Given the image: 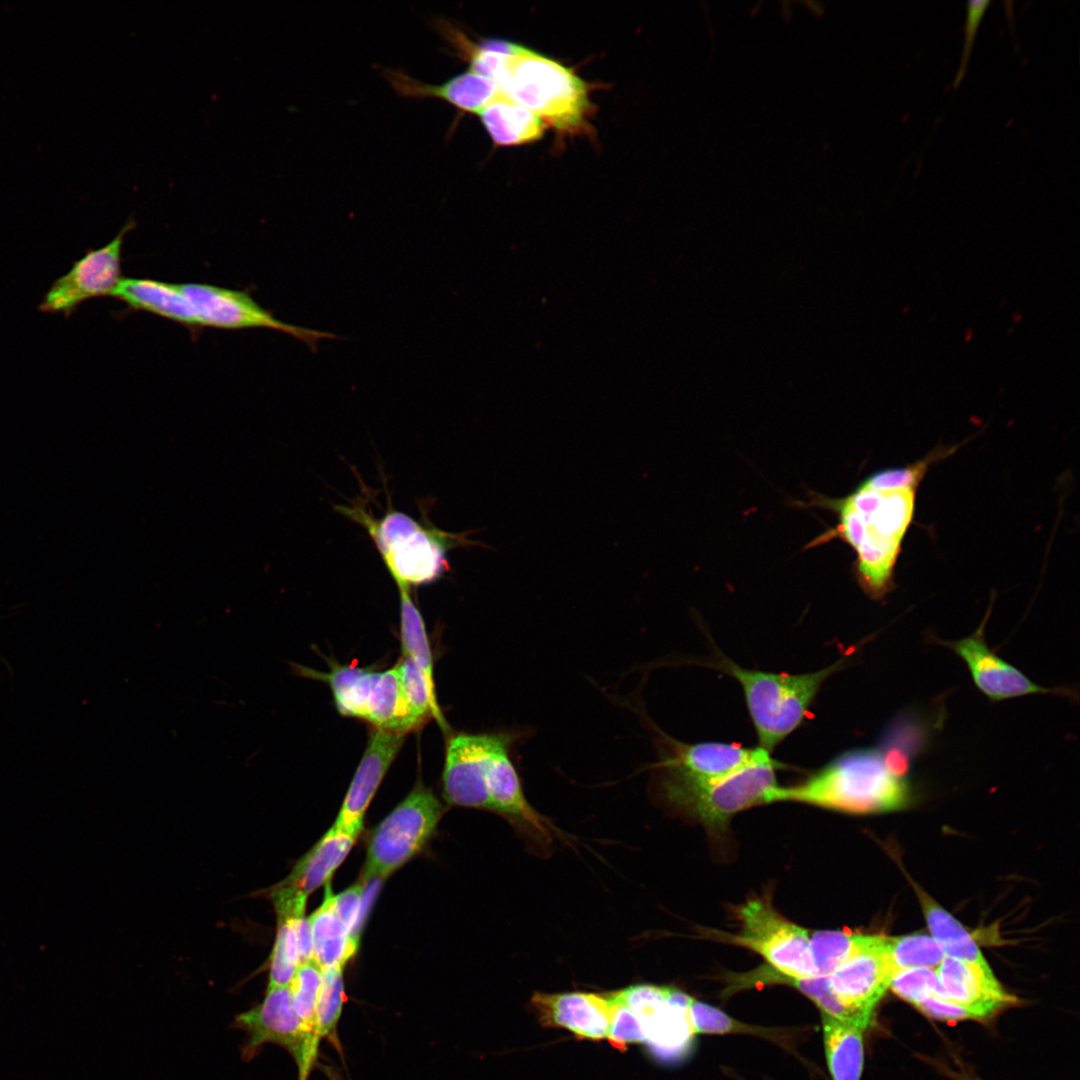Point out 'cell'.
<instances>
[{
    "label": "cell",
    "mask_w": 1080,
    "mask_h": 1080,
    "mask_svg": "<svg viewBox=\"0 0 1080 1080\" xmlns=\"http://www.w3.org/2000/svg\"><path fill=\"white\" fill-rule=\"evenodd\" d=\"M503 95L560 131L583 128L590 103L585 83L561 63L526 49L499 85Z\"/></svg>",
    "instance_id": "5b68a950"
},
{
    "label": "cell",
    "mask_w": 1080,
    "mask_h": 1080,
    "mask_svg": "<svg viewBox=\"0 0 1080 1080\" xmlns=\"http://www.w3.org/2000/svg\"><path fill=\"white\" fill-rule=\"evenodd\" d=\"M134 226L135 222L130 219L109 243L99 249H89L75 261L67 273L53 282L39 310L62 313L69 318L83 302L111 296L123 278L122 247L125 235Z\"/></svg>",
    "instance_id": "7c38bea8"
},
{
    "label": "cell",
    "mask_w": 1080,
    "mask_h": 1080,
    "mask_svg": "<svg viewBox=\"0 0 1080 1080\" xmlns=\"http://www.w3.org/2000/svg\"><path fill=\"white\" fill-rule=\"evenodd\" d=\"M321 978L322 970L310 961L299 965L288 986L301 1026L317 1048L320 1041L316 1035V1010Z\"/></svg>",
    "instance_id": "e575fe53"
},
{
    "label": "cell",
    "mask_w": 1080,
    "mask_h": 1080,
    "mask_svg": "<svg viewBox=\"0 0 1080 1080\" xmlns=\"http://www.w3.org/2000/svg\"><path fill=\"white\" fill-rule=\"evenodd\" d=\"M889 987L901 999L915 1005L928 996H938L940 981L935 969L911 968L896 972Z\"/></svg>",
    "instance_id": "f35d334b"
},
{
    "label": "cell",
    "mask_w": 1080,
    "mask_h": 1080,
    "mask_svg": "<svg viewBox=\"0 0 1080 1080\" xmlns=\"http://www.w3.org/2000/svg\"><path fill=\"white\" fill-rule=\"evenodd\" d=\"M822 1015L827 1065L833 1080H860L865 1027Z\"/></svg>",
    "instance_id": "4316f807"
},
{
    "label": "cell",
    "mask_w": 1080,
    "mask_h": 1080,
    "mask_svg": "<svg viewBox=\"0 0 1080 1080\" xmlns=\"http://www.w3.org/2000/svg\"><path fill=\"white\" fill-rule=\"evenodd\" d=\"M894 971L887 955V937L855 955L830 975L829 986L840 1003L871 1023L875 1006L889 988Z\"/></svg>",
    "instance_id": "9a60e30c"
},
{
    "label": "cell",
    "mask_w": 1080,
    "mask_h": 1080,
    "mask_svg": "<svg viewBox=\"0 0 1080 1080\" xmlns=\"http://www.w3.org/2000/svg\"><path fill=\"white\" fill-rule=\"evenodd\" d=\"M443 813L444 806L433 791L417 784L371 834L363 881L385 878L415 857Z\"/></svg>",
    "instance_id": "52a82bcc"
},
{
    "label": "cell",
    "mask_w": 1080,
    "mask_h": 1080,
    "mask_svg": "<svg viewBox=\"0 0 1080 1080\" xmlns=\"http://www.w3.org/2000/svg\"><path fill=\"white\" fill-rule=\"evenodd\" d=\"M477 115L494 144L499 146L534 142L545 129V123L537 115L503 94Z\"/></svg>",
    "instance_id": "d4e9b609"
},
{
    "label": "cell",
    "mask_w": 1080,
    "mask_h": 1080,
    "mask_svg": "<svg viewBox=\"0 0 1080 1080\" xmlns=\"http://www.w3.org/2000/svg\"><path fill=\"white\" fill-rule=\"evenodd\" d=\"M925 1015L938 1020H986L993 1017V1011L965 1006L928 996L914 1005Z\"/></svg>",
    "instance_id": "b9f144b4"
},
{
    "label": "cell",
    "mask_w": 1080,
    "mask_h": 1080,
    "mask_svg": "<svg viewBox=\"0 0 1080 1080\" xmlns=\"http://www.w3.org/2000/svg\"><path fill=\"white\" fill-rule=\"evenodd\" d=\"M740 932L727 935L731 943L759 954L766 966L793 978L817 977L808 931L785 919L767 897L751 898L736 910Z\"/></svg>",
    "instance_id": "ba28073f"
},
{
    "label": "cell",
    "mask_w": 1080,
    "mask_h": 1080,
    "mask_svg": "<svg viewBox=\"0 0 1080 1080\" xmlns=\"http://www.w3.org/2000/svg\"><path fill=\"white\" fill-rule=\"evenodd\" d=\"M936 972L941 987L937 996L940 999L994 1013L1016 1002L1015 997L1004 991L994 974H986L955 958L945 956Z\"/></svg>",
    "instance_id": "44dd1931"
},
{
    "label": "cell",
    "mask_w": 1080,
    "mask_h": 1080,
    "mask_svg": "<svg viewBox=\"0 0 1080 1080\" xmlns=\"http://www.w3.org/2000/svg\"><path fill=\"white\" fill-rule=\"evenodd\" d=\"M659 743L660 761L657 770L670 776L692 781L710 782L729 776L749 765L771 757V752L735 743H683L668 736Z\"/></svg>",
    "instance_id": "5bb4252c"
},
{
    "label": "cell",
    "mask_w": 1080,
    "mask_h": 1080,
    "mask_svg": "<svg viewBox=\"0 0 1080 1080\" xmlns=\"http://www.w3.org/2000/svg\"><path fill=\"white\" fill-rule=\"evenodd\" d=\"M990 4L991 1L989 0H972L967 2L966 4L964 42L961 51L959 68L953 81L954 89H956L960 85L966 74L968 62L975 43L980 23Z\"/></svg>",
    "instance_id": "7bdbcfd3"
},
{
    "label": "cell",
    "mask_w": 1080,
    "mask_h": 1080,
    "mask_svg": "<svg viewBox=\"0 0 1080 1080\" xmlns=\"http://www.w3.org/2000/svg\"><path fill=\"white\" fill-rule=\"evenodd\" d=\"M952 448L936 449L927 457L903 467L888 468L871 474L862 483L877 490H916L931 464L950 455Z\"/></svg>",
    "instance_id": "74e56055"
},
{
    "label": "cell",
    "mask_w": 1080,
    "mask_h": 1080,
    "mask_svg": "<svg viewBox=\"0 0 1080 1080\" xmlns=\"http://www.w3.org/2000/svg\"><path fill=\"white\" fill-rule=\"evenodd\" d=\"M331 889L326 888L322 905L308 918L313 956L321 969L343 967L354 956L359 937L354 936L339 920L331 904Z\"/></svg>",
    "instance_id": "cb8c5ba5"
},
{
    "label": "cell",
    "mask_w": 1080,
    "mask_h": 1080,
    "mask_svg": "<svg viewBox=\"0 0 1080 1080\" xmlns=\"http://www.w3.org/2000/svg\"><path fill=\"white\" fill-rule=\"evenodd\" d=\"M693 998L673 987L638 1013L650 1052L665 1061L680 1059L695 1035L690 1020Z\"/></svg>",
    "instance_id": "ac0fdd59"
},
{
    "label": "cell",
    "mask_w": 1080,
    "mask_h": 1080,
    "mask_svg": "<svg viewBox=\"0 0 1080 1080\" xmlns=\"http://www.w3.org/2000/svg\"><path fill=\"white\" fill-rule=\"evenodd\" d=\"M846 660L842 657L825 668L803 674L748 669L724 655L710 664L739 683L758 746L771 752L802 724L824 682L841 670Z\"/></svg>",
    "instance_id": "277c9868"
},
{
    "label": "cell",
    "mask_w": 1080,
    "mask_h": 1080,
    "mask_svg": "<svg viewBox=\"0 0 1080 1080\" xmlns=\"http://www.w3.org/2000/svg\"><path fill=\"white\" fill-rule=\"evenodd\" d=\"M689 1013L695 1034H725L753 1030L747 1025L738 1023L721 1010L695 999L691 1002Z\"/></svg>",
    "instance_id": "ab89813d"
},
{
    "label": "cell",
    "mask_w": 1080,
    "mask_h": 1080,
    "mask_svg": "<svg viewBox=\"0 0 1080 1080\" xmlns=\"http://www.w3.org/2000/svg\"><path fill=\"white\" fill-rule=\"evenodd\" d=\"M887 955L894 974L911 968L937 969L945 954L932 936L887 937Z\"/></svg>",
    "instance_id": "d590c367"
},
{
    "label": "cell",
    "mask_w": 1080,
    "mask_h": 1080,
    "mask_svg": "<svg viewBox=\"0 0 1080 1080\" xmlns=\"http://www.w3.org/2000/svg\"><path fill=\"white\" fill-rule=\"evenodd\" d=\"M523 735L519 730L449 735L442 773L445 800L450 805L490 811L488 776L492 758L501 746L517 742Z\"/></svg>",
    "instance_id": "30bf717a"
},
{
    "label": "cell",
    "mask_w": 1080,
    "mask_h": 1080,
    "mask_svg": "<svg viewBox=\"0 0 1080 1080\" xmlns=\"http://www.w3.org/2000/svg\"><path fill=\"white\" fill-rule=\"evenodd\" d=\"M607 998L612 1008L607 1035L610 1044L624 1050L629 1043H645L646 1037L639 1016L626 1006L611 1001L608 996Z\"/></svg>",
    "instance_id": "60d3db41"
},
{
    "label": "cell",
    "mask_w": 1080,
    "mask_h": 1080,
    "mask_svg": "<svg viewBox=\"0 0 1080 1080\" xmlns=\"http://www.w3.org/2000/svg\"><path fill=\"white\" fill-rule=\"evenodd\" d=\"M943 712L928 711L909 706L897 714L884 727L876 747L888 769L906 778L912 764L931 744L936 730L941 727Z\"/></svg>",
    "instance_id": "d6986e66"
},
{
    "label": "cell",
    "mask_w": 1080,
    "mask_h": 1080,
    "mask_svg": "<svg viewBox=\"0 0 1080 1080\" xmlns=\"http://www.w3.org/2000/svg\"><path fill=\"white\" fill-rule=\"evenodd\" d=\"M990 613L991 606L978 628L967 637L954 641L934 639L935 643L952 650L963 660L975 686L983 695L992 702L1031 694H1053L1077 699V692L1073 689L1040 686L995 654L985 639V627Z\"/></svg>",
    "instance_id": "4fadbf2b"
},
{
    "label": "cell",
    "mask_w": 1080,
    "mask_h": 1080,
    "mask_svg": "<svg viewBox=\"0 0 1080 1080\" xmlns=\"http://www.w3.org/2000/svg\"><path fill=\"white\" fill-rule=\"evenodd\" d=\"M960 1080H978V1079H972V1078L966 1077V1078H960Z\"/></svg>",
    "instance_id": "f6af8a7d"
},
{
    "label": "cell",
    "mask_w": 1080,
    "mask_h": 1080,
    "mask_svg": "<svg viewBox=\"0 0 1080 1080\" xmlns=\"http://www.w3.org/2000/svg\"><path fill=\"white\" fill-rule=\"evenodd\" d=\"M335 508L367 531L397 587L411 589L439 579L450 568L447 554L451 549L491 548L468 538L474 530L446 532L393 508L381 518H375L360 501Z\"/></svg>",
    "instance_id": "3957f363"
},
{
    "label": "cell",
    "mask_w": 1080,
    "mask_h": 1080,
    "mask_svg": "<svg viewBox=\"0 0 1080 1080\" xmlns=\"http://www.w3.org/2000/svg\"><path fill=\"white\" fill-rule=\"evenodd\" d=\"M232 1028L245 1032L242 1058L250 1061L264 1044L285 1048L298 1067V1080H307L315 1064L318 1048L304 1032L293 1008L289 987L266 990L262 1002L235 1016Z\"/></svg>",
    "instance_id": "9c48e42d"
},
{
    "label": "cell",
    "mask_w": 1080,
    "mask_h": 1080,
    "mask_svg": "<svg viewBox=\"0 0 1080 1080\" xmlns=\"http://www.w3.org/2000/svg\"><path fill=\"white\" fill-rule=\"evenodd\" d=\"M912 799L906 778L892 773L876 747L847 750L792 786L776 785L765 798L797 802L850 814L882 813L902 809Z\"/></svg>",
    "instance_id": "7a4b0ae2"
},
{
    "label": "cell",
    "mask_w": 1080,
    "mask_h": 1080,
    "mask_svg": "<svg viewBox=\"0 0 1080 1080\" xmlns=\"http://www.w3.org/2000/svg\"><path fill=\"white\" fill-rule=\"evenodd\" d=\"M531 1004L545 1027L568 1029L579 1039L607 1038L612 1008L606 994L536 992Z\"/></svg>",
    "instance_id": "e0dca14e"
},
{
    "label": "cell",
    "mask_w": 1080,
    "mask_h": 1080,
    "mask_svg": "<svg viewBox=\"0 0 1080 1080\" xmlns=\"http://www.w3.org/2000/svg\"><path fill=\"white\" fill-rule=\"evenodd\" d=\"M739 985L755 983H778L787 984L797 988L800 992L812 1000L820 1009L821 1014L835 1019L851 1022L867 1028L870 1022L864 1020L851 1010L843 1006L832 992L828 976L812 978H793L775 972L768 966L758 968L745 976H740Z\"/></svg>",
    "instance_id": "4dcf8cb0"
},
{
    "label": "cell",
    "mask_w": 1080,
    "mask_h": 1080,
    "mask_svg": "<svg viewBox=\"0 0 1080 1080\" xmlns=\"http://www.w3.org/2000/svg\"><path fill=\"white\" fill-rule=\"evenodd\" d=\"M931 936L945 956L965 962L974 968L993 974L971 934L951 914L921 890H917Z\"/></svg>",
    "instance_id": "83f0119b"
},
{
    "label": "cell",
    "mask_w": 1080,
    "mask_h": 1080,
    "mask_svg": "<svg viewBox=\"0 0 1080 1080\" xmlns=\"http://www.w3.org/2000/svg\"><path fill=\"white\" fill-rule=\"evenodd\" d=\"M334 826L296 863L282 884L308 896L326 884L358 839Z\"/></svg>",
    "instance_id": "603a6c76"
},
{
    "label": "cell",
    "mask_w": 1080,
    "mask_h": 1080,
    "mask_svg": "<svg viewBox=\"0 0 1080 1080\" xmlns=\"http://www.w3.org/2000/svg\"><path fill=\"white\" fill-rule=\"evenodd\" d=\"M111 297L134 310L172 320L189 328H201L193 305L180 284L153 279L122 278Z\"/></svg>",
    "instance_id": "7402d4cb"
},
{
    "label": "cell",
    "mask_w": 1080,
    "mask_h": 1080,
    "mask_svg": "<svg viewBox=\"0 0 1080 1080\" xmlns=\"http://www.w3.org/2000/svg\"><path fill=\"white\" fill-rule=\"evenodd\" d=\"M365 720L375 728L406 734L415 730L400 689L396 665L378 672L371 688Z\"/></svg>",
    "instance_id": "f1b7e54d"
},
{
    "label": "cell",
    "mask_w": 1080,
    "mask_h": 1080,
    "mask_svg": "<svg viewBox=\"0 0 1080 1080\" xmlns=\"http://www.w3.org/2000/svg\"><path fill=\"white\" fill-rule=\"evenodd\" d=\"M396 667L406 708L417 727L432 717L444 732H448L449 726L439 707L436 692L430 688L417 664L404 656Z\"/></svg>",
    "instance_id": "836d02e7"
},
{
    "label": "cell",
    "mask_w": 1080,
    "mask_h": 1080,
    "mask_svg": "<svg viewBox=\"0 0 1080 1080\" xmlns=\"http://www.w3.org/2000/svg\"><path fill=\"white\" fill-rule=\"evenodd\" d=\"M363 893L364 884L363 882H359L337 895L331 894V904L334 913L345 927L356 937H358L356 930L359 922Z\"/></svg>",
    "instance_id": "ee69618b"
},
{
    "label": "cell",
    "mask_w": 1080,
    "mask_h": 1080,
    "mask_svg": "<svg viewBox=\"0 0 1080 1080\" xmlns=\"http://www.w3.org/2000/svg\"><path fill=\"white\" fill-rule=\"evenodd\" d=\"M880 935L844 931H816L810 935V952L817 977L828 976L849 959L876 945Z\"/></svg>",
    "instance_id": "1f68e13d"
},
{
    "label": "cell",
    "mask_w": 1080,
    "mask_h": 1080,
    "mask_svg": "<svg viewBox=\"0 0 1080 1080\" xmlns=\"http://www.w3.org/2000/svg\"><path fill=\"white\" fill-rule=\"evenodd\" d=\"M295 674L326 681L333 692L338 711L345 716L365 720L367 704L377 671L354 665H331L328 673L318 672L299 664L292 665Z\"/></svg>",
    "instance_id": "484cf974"
},
{
    "label": "cell",
    "mask_w": 1080,
    "mask_h": 1080,
    "mask_svg": "<svg viewBox=\"0 0 1080 1080\" xmlns=\"http://www.w3.org/2000/svg\"><path fill=\"white\" fill-rule=\"evenodd\" d=\"M343 967L322 970L316 1010V1035L330 1039L339 1048L337 1026L345 1002Z\"/></svg>",
    "instance_id": "8d00e7d4"
},
{
    "label": "cell",
    "mask_w": 1080,
    "mask_h": 1080,
    "mask_svg": "<svg viewBox=\"0 0 1080 1080\" xmlns=\"http://www.w3.org/2000/svg\"><path fill=\"white\" fill-rule=\"evenodd\" d=\"M779 767L782 765L769 757L710 782L687 781L658 771L657 786L668 803L711 830H719L740 811L765 804L767 794L778 785Z\"/></svg>",
    "instance_id": "8992f818"
},
{
    "label": "cell",
    "mask_w": 1080,
    "mask_h": 1080,
    "mask_svg": "<svg viewBox=\"0 0 1080 1080\" xmlns=\"http://www.w3.org/2000/svg\"><path fill=\"white\" fill-rule=\"evenodd\" d=\"M398 591L403 656L411 658L417 664L430 688L436 692L433 657L424 620L411 597L410 589L398 587Z\"/></svg>",
    "instance_id": "d6a6232c"
},
{
    "label": "cell",
    "mask_w": 1080,
    "mask_h": 1080,
    "mask_svg": "<svg viewBox=\"0 0 1080 1080\" xmlns=\"http://www.w3.org/2000/svg\"><path fill=\"white\" fill-rule=\"evenodd\" d=\"M825 505L838 514L836 528L825 537H838L853 548L858 584L871 599L884 598L894 587V568L914 515L915 490H877L861 483Z\"/></svg>",
    "instance_id": "6da1fadb"
},
{
    "label": "cell",
    "mask_w": 1080,
    "mask_h": 1080,
    "mask_svg": "<svg viewBox=\"0 0 1080 1080\" xmlns=\"http://www.w3.org/2000/svg\"><path fill=\"white\" fill-rule=\"evenodd\" d=\"M405 734L375 728L356 768L334 827L361 833L364 814L397 756Z\"/></svg>",
    "instance_id": "2e32d148"
},
{
    "label": "cell",
    "mask_w": 1080,
    "mask_h": 1080,
    "mask_svg": "<svg viewBox=\"0 0 1080 1080\" xmlns=\"http://www.w3.org/2000/svg\"><path fill=\"white\" fill-rule=\"evenodd\" d=\"M384 77L401 96L442 100L457 110L478 114L492 100L502 95L496 82L471 70L455 75L440 84L417 80L401 70H383Z\"/></svg>",
    "instance_id": "ffe728a7"
},
{
    "label": "cell",
    "mask_w": 1080,
    "mask_h": 1080,
    "mask_svg": "<svg viewBox=\"0 0 1080 1080\" xmlns=\"http://www.w3.org/2000/svg\"><path fill=\"white\" fill-rule=\"evenodd\" d=\"M197 315L200 327L219 329L266 328L289 334L305 342L315 352L321 339H337L338 336L295 326L275 318L261 307L247 292L204 283L180 284Z\"/></svg>",
    "instance_id": "8fae6325"
},
{
    "label": "cell",
    "mask_w": 1080,
    "mask_h": 1080,
    "mask_svg": "<svg viewBox=\"0 0 1080 1080\" xmlns=\"http://www.w3.org/2000/svg\"><path fill=\"white\" fill-rule=\"evenodd\" d=\"M277 933L271 954L267 989L287 987L300 965L298 949V924L304 918L305 906L283 905L275 907Z\"/></svg>",
    "instance_id": "f546056e"
}]
</instances>
